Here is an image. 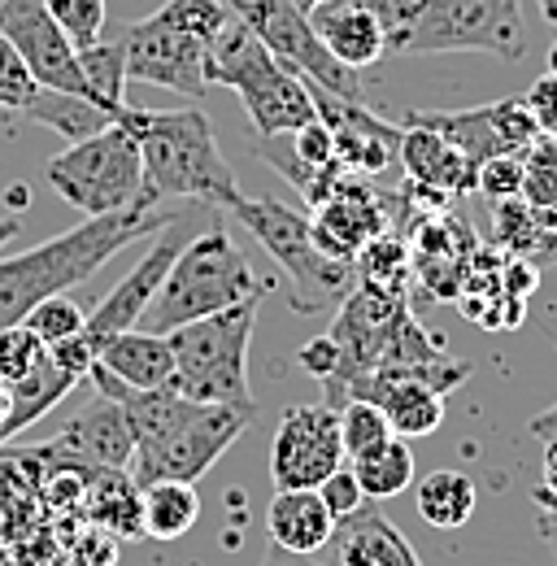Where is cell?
Wrapping results in <instances>:
<instances>
[{
  "mask_svg": "<svg viewBox=\"0 0 557 566\" xmlns=\"http://www.w3.org/2000/svg\"><path fill=\"white\" fill-rule=\"evenodd\" d=\"M87 379L96 392L123 401L132 419L136 449H132L127 475L136 480V489L161 484V480L197 484L258 419L253 410L222 406V401H192V397H179L175 388H132L118 375H109L101 361H92Z\"/></svg>",
  "mask_w": 557,
  "mask_h": 566,
  "instance_id": "6da1fadb",
  "label": "cell"
},
{
  "mask_svg": "<svg viewBox=\"0 0 557 566\" xmlns=\"http://www.w3.org/2000/svg\"><path fill=\"white\" fill-rule=\"evenodd\" d=\"M157 201L161 197L144 188L132 206L83 218L78 227H70L62 235H53V240L0 262V332L9 323H22L27 310H35L44 296H57V292L87 283L127 244L161 231L175 218V210H157Z\"/></svg>",
  "mask_w": 557,
  "mask_h": 566,
  "instance_id": "7a4b0ae2",
  "label": "cell"
},
{
  "mask_svg": "<svg viewBox=\"0 0 557 566\" xmlns=\"http://www.w3.org/2000/svg\"><path fill=\"white\" fill-rule=\"evenodd\" d=\"M139 140L144 157V188L175 201H197L209 210H231L244 192L235 170L227 166L222 148L213 140V123L206 109H136L123 105L118 118Z\"/></svg>",
  "mask_w": 557,
  "mask_h": 566,
  "instance_id": "3957f363",
  "label": "cell"
},
{
  "mask_svg": "<svg viewBox=\"0 0 557 566\" xmlns=\"http://www.w3.org/2000/svg\"><path fill=\"white\" fill-rule=\"evenodd\" d=\"M262 292H266V283L253 275L244 249L231 240V231L222 222H213L179 249L166 280L157 283L148 310L139 314V327L166 336L183 323H197L206 314H218V310H227L244 296H262Z\"/></svg>",
  "mask_w": 557,
  "mask_h": 566,
  "instance_id": "277c9868",
  "label": "cell"
},
{
  "mask_svg": "<svg viewBox=\"0 0 557 566\" xmlns=\"http://www.w3.org/2000/svg\"><path fill=\"white\" fill-rule=\"evenodd\" d=\"M209 78L213 87L222 83L244 101L253 136H292L296 127L318 118L309 83L287 62H278L240 13H231L222 35L209 44Z\"/></svg>",
  "mask_w": 557,
  "mask_h": 566,
  "instance_id": "5b68a950",
  "label": "cell"
},
{
  "mask_svg": "<svg viewBox=\"0 0 557 566\" xmlns=\"http://www.w3.org/2000/svg\"><path fill=\"white\" fill-rule=\"evenodd\" d=\"M258 305L262 296H244L218 314L166 332L175 349V375L166 388L192 401H222L258 415V401L249 388V345L258 327Z\"/></svg>",
  "mask_w": 557,
  "mask_h": 566,
  "instance_id": "8992f818",
  "label": "cell"
},
{
  "mask_svg": "<svg viewBox=\"0 0 557 566\" xmlns=\"http://www.w3.org/2000/svg\"><path fill=\"white\" fill-rule=\"evenodd\" d=\"M435 53H492L518 62L527 53L523 0H414L401 31L388 40V57Z\"/></svg>",
  "mask_w": 557,
  "mask_h": 566,
  "instance_id": "52a82bcc",
  "label": "cell"
},
{
  "mask_svg": "<svg viewBox=\"0 0 557 566\" xmlns=\"http://www.w3.org/2000/svg\"><path fill=\"white\" fill-rule=\"evenodd\" d=\"M227 213L244 231H253V240L287 271V283H292L287 310L292 314L309 318V314H323V310H340V301L357 283V271H353V262H340V258H332L314 244V231H309L305 213L287 210L278 201H249V197H240Z\"/></svg>",
  "mask_w": 557,
  "mask_h": 566,
  "instance_id": "ba28073f",
  "label": "cell"
},
{
  "mask_svg": "<svg viewBox=\"0 0 557 566\" xmlns=\"http://www.w3.org/2000/svg\"><path fill=\"white\" fill-rule=\"evenodd\" d=\"M44 179L83 218L123 210L144 192L139 140L123 123H109L105 132H96L87 140H74L66 153H57L44 166Z\"/></svg>",
  "mask_w": 557,
  "mask_h": 566,
  "instance_id": "9c48e42d",
  "label": "cell"
},
{
  "mask_svg": "<svg viewBox=\"0 0 557 566\" xmlns=\"http://www.w3.org/2000/svg\"><path fill=\"white\" fill-rule=\"evenodd\" d=\"M235 13L253 27V35L275 53L278 62H287L301 78H309L314 87H327L336 96H348V101H366L361 71L345 66L318 40L305 9H296L292 0H244V4H235Z\"/></svg>",
  "mask_w": 557,
  "mask_h": 566,
  "instance_id": "30bf717a",
  "label": "cell"
},
{
  "mask_svg": "<svg viewBox=\"0 0 557 566\" xmlns=\"http://www.w3.org/2000/svg\"><path fill=\"white\" fill-rule=\"evenodd\" d=\"M123 57H127V83H153L166 92H179L188 101H206L213 78H209V44L192 40L188 31L170 27L166 18L148 13L132 22L123 35Z\"/></svg>",
  "mask_w": 557,
  "mask_h": 566,
  "instance_id": "8fae6325",
  "label": "cell"
},
{
  "mask_svg": "<svg viewBox=\"0 0 557 566\" xmlns=\"http://www.w3.org/2000/svg\"><path fill=\"white\" fill-rule=\"evenodd\" d=\"M348 462L340 440V410L327 401L287 406L271 440V480L275 489H318L332 471Z\"/></svg>",
  "mask_w": 557,
  "mask_h": 566,
  "instance_id": "7c38bea8",
  "label": "cell"
},
{
  "mask_svg": "<svg viewBox=\"0 0 557 566\" xmlns=\"http://www.w3.org/2000/svg\"><path fill=\"white\" fill-rule=\"evenodd\" d=\"M406 123L440 132L449 144H458L475 166L496 157V153H523L540 136V127H536V118H532L523 96L475 105V109H410Z\"/></svg>",
  "mask_w": 557,
  "mask_h": 566,
  "instance_id": "4fadbf2b",
  "label": "cell"
},
{
  "mask_svg": "<svg viewBox=\"0 0 557 566\" xmlns=\"http://www.w3.org/2000/svg\"><path fill=\"white\" fill-rule=\"evenodd\" d=\"M183 244H188V222L175 213V218L157 231V244L139 258L123 280L114 283V292H109V296H101V305H92V310H87L83 340H87L96 354H101L114 336H123V332L139 327V314L148 310V301H153L157 283L166 280V271H170V262L179 258V249H183Z\"/></svg>",
  "mask_w": 557,
  "mask_h": 566,
  "instance_id": "5bb4252c",
  "label": "cell"
},
{
  "mask_svg": "<svg viewBox=\"0 0 557 566\" xmlns=\"http://www.w3.org/2000/svg\"><path fill=\"white\" fill-rule=\"evenodd\" d=\"M0 31L22 53V62L31 66L40 87L78 92L92 101L83 66H78V49L57 27V18L44 9V0H0Z\"/></svg>",
  "mask_w": 557,
  "mask_h": 566,
  "instance_id": "9a60e30c",
  "label": "cell"
},
{
  "mask_svg": "<svg viewBox=\"0 0 557 566\" xmlns=\"http://www.w3.org/2000/svg\"><path fill=\"white\" fill-rule=\"evenodd\" d=\"M136 449V431L123 410V401L96 392L92 406H83L70 419L53 444L40 449L44 462H62V471H127Z\"/></svg>",
  "mask_w": 557,
  "mask_h": 566,
  "instance_id": "2e32d148",
  "label": "cell"
},
{
  "mask_svg": "<svg viewBox=\"0 0 557 566\" xmlns=\"http://www.w3.org/2000/svg\"><path fill=\"white\" fill-rule=\"evenodd\" d=\"M309 92H314L318 118L327 123V132L336 140V157H340L345 170H353V175H379V170H388L397 161L401 127H392L379 114H370L366 101H348V96H336V92L314 87V83H309Z\"/></svg>",
  "mask_w": 557,
  "mask_h": 566,
  "instance_id": "e0dca14e",
  "label": "cell"
},
{
  "mask_svg": "<svg viewBox=\"0 0 557 566\" xmlns=\"http://www.w3.org/2000/svg\"><path fill=\"white\" fill-rule=\"evenodd\" d=\"M309 231H314V244L323 253H332L340 262H353L366 240L388 231V206L375 197L370 184H361L353 170H345L336 179V188L314 206Z\"/></svg>",
  "mask_w": 557,
  "mask_h": 566,
  "instance_id": "ac0fdd59",
  "label": "cell"
},
{
  "mask_svg": "<svg viewBox=\"0 0 557 566\" xmlns=\"http://www.w3.org/2000/svg\"><path fill=\"white\" fill-rule=\"evenodd\" d=\"M323 554H327V566H422L406 532L375 501H366L361 510L336 523Z\"/></svg>",
  "mask_w": 557,
  "mask_h": 566,
  "instance_id": "d6986e66",
  "label": "cell"
},
{
  "mask_svg": "<svg viewBox=\"0 0 557 566\" xmlns=\"http://www.w3.org/2000/svg\"><path fill=\"white\" fill-rule=\"evenodd\" d=\"M348 397H366L375 401L388 423L392 436L414 440V436H431L435 427L444 423V392L427 388L414 375H388V370H370L361 379L348 384Z\"/></svg>",
  "mask_w": 557,
  "mask_h": 566,
  "instance_id": "ffe728a7",
  "label": "cell"
},
{
  "mask_svg": "<svg viewBox=\"0 0 557 566\" xmlns=\"http://www.w3.org/2000/svg\"><path fill=\"white\" fill-rule=\"evenodd\" d=\"M309 22L318 40L353 71H366L388 57V31L366 0H318L309 9Z\"/></svg>",
  "mask_w": 557,
  "mask_h": 566,
  "instance_id": "44dd1931",
  "label": "cell"
},
{
  "mask_svg": "<svg viewBox=\"0 0 557 566\" xmlns=\"http://www.w3.org/2000/svg\"><path fill=\"white\" fill-rule=\"evenodd\" d=\"M397 161L406 166L410 184H422L431 192H444V197H466L475 192V161L449 144L440 132L431 127H418V123H406L401 127V148H397Z\"/></svg>",
  "mask_w": 557,
  "mask_h": 566,
  "instance_id": "7402d4cb",
  "label": "cell"
},
{
  "mask_svg": "<svg viewBox=\"0 0 557 566\" xmlns=\"http://www.w3.org/2000/svg\"><path fill=\"white\" fill-rule=\"evenodd\" d=\"M266 532H271V545H278V549L314 558L327 549L336 518L323 505L318 489H275V501L266 510Z\"/></svg>",
  "mask_w": 557,
  "mask_h": 566,
  "instance_id": "603a6c76",
  "label": "cell"
},
{
  "mask_svg": "<svg viewBox=\"0 0 557 566\" xmlns=\"http://www.w3.org/2000/svg\"><path fill=\"white\" fill-rule=\"evenodd\" d=\"M96 361L118 375L123 384L132 388H166L170 375H175V349H170V336H157V332H144V327H132L123 336H114Z\"/></svg>",
  "mask_w": 557,
  "mask_h": 566,
  "instance_id": "cb8c5ba5",
  "label": "cell"
},
{
  "mask_svg": "<svg viewBox=\"0 0 557 566\" xmlns=\"http://www.w3.org/2000/svg\"><path fill=\"white\" fill-rule=\"evenodd\" d=\"M18 114L40 123V127H49V132H57L66 144L87 140V136H96V132H105L114 123V114L101 109L96 101H87L78 92H57V87H40L27 101V109H18Z\"/></svg>",
  "mask_w": 557,
  "mask_h": 566,
  "instance_id": "d4e9b609",
  "label": "cell"
},
{
  "mask_svg": "<svg viewBox=\"0 0 557 566\" xmlns=\"http://www.w3.org/2000/svg\"><path fill=\"white\" fill-rule=\"evenodd\" d=\"M197 518H201L197 484L161 480V484L139 489V523L148 541H179L197 527Z\"/></svg>",
  "mask_w": 557,
  "mask_h": 566,
  "instance_id": "484cf974",
  "label": "cell"
},
{
  "mask_svg": "<svg viewBox=\"0 0 557 566\" xmlns=\"http://www.w3.org/2000/svg\"><path fill=\"white\" fill-rule=\"evenodd\" d=\"M348 467H353L366 501H392V496H401L414 484V453H410V444L401 436H388L375 449L348 458Z\"/></svg>",
  "mask_w": 557,
  "mask_h": 566,
  "instance_id": "4316f807",
  "label": "cell"
},
{
  "mask_svg": "<svg viewBox=\"0 0 557 566\" xmlns=\"http://www.w3.org/2000/svg\"><path fill=\"white\" fill-rule=\"evenodd\" d=\"M87 518L109 532V536H144V523H139V489L127 471H96L92 489H87Z\"/></svg>",
  "mask_w": 557,
  "mask_h": 566,
  "instance_id": "83f0119b",
  "label": "cell"
},
{
  "mask_svg": "<svg viewBox=\"0 0 557 566\" xmlns=\"http://www.w3.org/2000/svg\"><path fill=\"white\" fill-rule=\"evenodd\" d=\"M414 501L422 523H431L440 532H458L475 514V480L462 471H431L427 480H418Z\"/></svg>",
  "mask_w": 557,
  "mask_h": 566,
  "instance_id": "f1b7e54d",
  "label": "cell"
},
{
  "mask_svg": "<svg viewBox=\"0 0 557 566\" xmlns=\"http://www.w3.org/2000/svg\"><path fill=\"white\" fill-rule=\"evenodd\" d=\"M78 66H83L92 101L118 118V109L127 105V57H123V44L96 40V44L78 49Z\"/></svg>",
  "mask_w": 557,
  "mask_h": 566,
  "instance_id": "f546056e",
  "label": "cell"
},
{
  "mask_svg": "<svg viewBox=\"0 0 557 566\" xmlns=\"http://www.w3.org/2000/svg\"><path fill=\"white\" fill-rule=\"evenodd\" d=\"M353 271L361 283H379V287H392V292H406V280H410V253L397 235H375L357 249L353 258Z\"/></svg>",
  "mask_w": 557,
  "mask_h": 566,
  "instance_id": "4dcf8cb0",
  "label": "cell"
},
{
  "mask_svg": "<svg viewBox=\"0 0 557 566\" xmlns=\"http://www.w3.org/2000/svg\"><path fill=\"white\" fill-rule=\"evenodd\" d=\"M523 201L532 210L557 206V136H536L523 148Z\"/></svg>",
  "mask_w": 557,
  "mask_h": 566,
  "instance_id": "1f68e13d",
  "label": "cell"
},
{
  "mask_svg": "<svg viewBox=\"0 0 557 566\" xmlns=\"http://www.w3.org/2000/svg\"><path fill=\"white\" fill-rule=\"evenodd\" d=\"M231 4L227 0H166L161 9H157V18H166L170 27H179V31H188L192 40H201V44H213L218 35H222V27L231 22Z\"/></svg>",
  "mask_w": 557,
  "mask_h": 566,
  "instance_id": "d6a6232c",
  "label": "cell"
},
{
  "mask_svg": "<svg viewBox=\"0 0 557 566\" xmlns=\"http://www.w3.org/2000/svg\"><path fill=\"white\" fill-rule=\"evenodd\" d=\"M492 227H496V244H501V249H509L514 258L532 253V249L545 240V227L536 222V210H532L523 197L492 201Z\"/></svg>",
  "mask_w": 557,
  "mask_h": 566,
  "instance_id": "836d02e7",
  "label": "cell"
},
{
  "mask_svg": "<svg viewBox=\"0 0 557 566\" xmlns=\"http://www.w3.org/2000/svg\"><path fill=\"white\" fill-rule=\"evenodd\" d=\"M388 436H392V423H388V415H383L375 401H366V397H348L345 406H340V440H345L348 458L375 449V444L388 440Z\"/></svg>",
  "mask_w": 557,
  "mask_h": 566,
  "instance_id": "e575fe53",
  "label": "cell"
},
{
  "mask_svg": "<svg viewBox=\"0 0 557 566\" xmlns=\"http://www.w3.org/2000/svg\"><path fill=\"white\" fill-rule=\"evenodd\" d=\"M44 9L57 18V27L74 40V49H87V44L105 40L109 0H44Z\"/></svg>",
  "mask_w": 557,
  "mask_h": 566,
  "instance_id": "d590c367",
  "label": "cell"
},
{
  "mask_svg": "<svg viewBox=\"0 0 557 566\" xmlns=\"http://www.w3.org/2000/svg\"><path fill=\"white\" fill-rule=\"evenodd\" d=\"M22 323H27L44 345H57V340H66V336H78V332H83L87 310H78V301H70L66 292H57V296H44L35 310H27Z\"/></svg>",
  "mask_w": 557,
  "mask_h": 566,
  "instance_id": "8d00e7d4",
  "label": "cell"
},
{
  "mask_svg": "<svg viewBox=\"0 0 557 566\" xmlns=\"http://www.w3.org/2000/svg\"><path fill=\"white\" fill-rule=\"evenodd\" d=\"M44 340L27 327V323H9L0 332V384H18L35 370V361L44 357Z\"/></svg>",
  "mask_w": 557,
  "mask_h": 566,
  "instance_id": "74e56055",
  "label": "cell"
},
{
  "mask_svg": "<svg viewBox=\"0 0 557 566\" xmlns=\"http://www.w3.org/2000/svg\"><path fill=\"white\" fill-rule=\"evenodd\" d=\"M35 92H40V83H35L31 66L22 62V53L0 31V109H27V101Z\"/></svg>",
  "mask_w": 557,
  "mask_h": 566,
  "instance_id": "f35d334b",
  "label": "cell"
},
{
  "mask_svg": "<svg viewBox=\"0 0 557 566\" xmlns=\"http://www.w3.org/2000/svg\"><path fill=\"white\" fill-rule=\"evenodd\" d=\"M475 192H484L487 201L523 197V153H496V157L480 161V170H475Z\"/></svg>",
  "mask_w": 557,
  "mask_h": 566,
  "instance_id": "ab89813d",
  "label": "cell"
},
{
  "mask_svg": "<svg viewBox=\"0 0 557 566\" xmlns=\"http://www.w3.org/2000/svg\"><path fill=\"white\" fill-rule=\"evenodd\" d=\"M318 496H323V505L332 510V518H336V523H340V518H348L353 510H361V505H366V493H361V484H357L353 467L332 471V475L318 484Z\"/></svg>",
  "mask_w": 557,
  "mask_h": 566,
  "instance_id": "60d3db41",
  "label": "cell"
},
{
  "mask_svg": "<svg viewBox=\"0 0 557 566\" xmlns=\"http://www.w3.org/2000/svg\"><path fill=\"white\" fill-rule=\"evenodd\" d=\"M527 109H532V118H536V127H540V136H557V74L545 71L532 87H527Z\"/></svg>",
  "mask_w": 557,
  "mask_h": 566,
  "instance_id": "b9f144b4",
  "label": "cell"
},
{
  "mask_svg": "<svg viewBox=\"0 0 557 566\" xmlns=\"http://www.w3.org/2000/svg\"><path fill=\"white\" fill-rule=\"evenodd\" d=\"M540 480H545V493L557 496V431L545 436V462H540Z\"/></svg>",
  "mask_w": 557,
  "mask_h": 566,
  "instance_id": "7bdbcfd3",
  "label": "cell"
},
{
  "mask_svg": "<svg viewBox=\"0 0 557 566\" xmlns=\"http://www.w3.org/2000/svg\"><path fill=\"white\" fill-rule=\"evenodd\" d=\"M262 566H318L309 554H287V549H278V545H271L266 549V558H262Z\"/></svg>",
  "mask_w": 557,
  "mask_h": 566,
  "instance_id": "ee69618b",
  "label": "cell"
},
{
  "mask_svg": "<svg viewBox=\"0 0 557 566\" xmlns=\"http://www.w3.org/2000/svg\"><path fill=\"white\" fill-rule=\"evenodd\" d=\"M527 431H532V436H540V440H545V436H554L557 431V401L545 410V415H536V419L527 423Z\"/></svg>",
  "mask_w": 557,
  "mask_h": 566,
  "instance_id": "f6af8a7d",
  "label": "cell"
},
{
  "mask_svg": "<svg viewBox=\"0 0 557 566\" xmlns=\"http://www.w3.org/2000/svg\"><path fill=\"white\" fill-rule=\"evenodd\" d=\"M536 222L545 227V235H557V206H540V210H536Z\"/></svg>",
  "mask_w": 557,
  "mask_h": 566,
  "instance_id": "bcb514c9",
  "label": "cell"
},
{
  "mask_svg": "<svg viewBox=\"0 0 557 566\" xmlns=\"http://www.w3.org/2000/svg\"><path fill=\"white\" fill-rule=\"evenodd\" d=\"M18 231H22V227H18V218H0V253L9 249V240H13Z\"/></svg>",
  "mask_w": 557,
  "mask_h": 566,
  "instance_id": "7dc6e473",
  "label": "cell"
},
{
  "mask_svg": "<svg viewBox=\"0 0 557 566\" xmlns=\"http://www.w3.org/2000/svg\"><path fill=\"white\" fill-rule=\"evenodd\" d=\"M536 4H540L545 22H549V27H557V0H536Z\"/></svg>",
  "mask_w": 557,
  "mask_h": 566,
  "instance_id": "c3c4849f",
  "label": "cell"
},
{
  "mask_svg": "<svg viewBox=\"0 0 557 566\" xmlns=\"http://www.w3.org/2000/svg\"><path fill=\"white\" fill-rule=\"evenodd\" d=\"M9 419V384H0V427Z\"/></svg>",
  "mask_w": 557,
  "mask_h": 566,
  "instance_id": "681fc988",
  "label": "cell"
},
{
  "mask_svg": "<svg viewBox=\"0 0 557 566\" xmlns=\"http://www.w3.org/2000/svg\"><path fill=\"white\" fill-rule=\"evenodd\" d=\"M292 4H296V9H305V13H309V9H314V4H318V0H292Z\"/></svg>",
  "mask_w": 557,
  "mask_h": 566,
  "instance_id": "f907efd6",
  "label": "cell"
},
{
  "mask_svg": "<svg viewBox=\"0 0 557 566\" xmlns=\"http://www.w3.org/2000/svg\"><path fill=\"white\" fill-rule=\"evenodd\" d=\"M549 71L557 74V40H554V49H549Z\"/></svg>",
  "mask_w": 557,
  "mask_h": 566,
  "instance_id": "816d5d0a",
  "label": "cell"
},
{
  "mask_svg": "<svg viewBox=\"0 0 557 566\" xmlns=\"http://www.w3.org/2000/svg\"><path fill=\"white\" fill-rule=\"evenodd\" d=\"M227 4H231V9H235V4H244V0H227Z\"/></svg>",
  "mask_w": 557,
  "mask_h": 566,
  "instance_id": "f5cc1de1",
  "label": "cell"
}]
</instances>
